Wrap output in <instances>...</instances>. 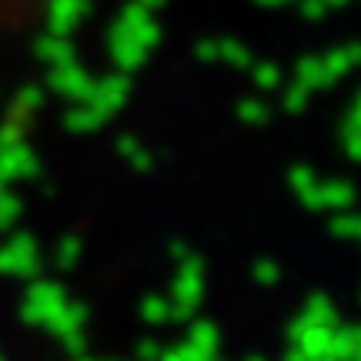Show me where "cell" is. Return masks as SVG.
<instances>
[{"mask_svg": "<svg viewBox=\"0 0 361 361\" xmlns=\"http://www.w3.org/2000/svg\"><path fill=\"white\" fill-rule=\"evenodd\" d=\"M171 318L168 322H191L194 308L201 305L204 298V264L194 255H184L178 264V274H174V284H171Z\"/></svg>", "mask_w": 361, "mask_h": 361, "instance_id": "cell-1", "label": "cell"}, {"mask_svg": "<svg viewBox=\"0 0 361 361\" xmlns=\"http://www.w3.org/2000/svg\"><path fill=\"white\" fill-rule=\"evenodd\" d=\"M64 301H67V291L57 281H34L24 298L20 318L27 324H47L54 318V311L61 308Z\"/></svg>", "mask_w": 361, "mask_h": 361, "instance_id": "cell-2", "label": "cell"}, {"mask_svg": "<svg viewBox=\"0 0 361 361\" xmlns=\"http://www.w3.org/2000/svg\"><path fill=\"white\" fill-rule=\"evenodd\" d=\"M40 268L37 241L30 234H13L0 247V274H17V278H34Z\"/></svg>", "mask_w": 361, "mask_h": 361, "instance_id": "cell-3", "label": "cell"}, {"mask_svg": "<svg viewBox=\"0 0 361 361\" xmlns=\"http://www.w3.org/2000/svg\"><path fill=\"white\" fill-rule=\"evenodd\" d=\"M37 171H40L37 154H34V151H30L24 141L4 144V147H0V180H4V184L34 178Z\"/></svg>", "mask_w": 361, "mask_h": 361, "instance_id": "cell-4", "label": "cell"}, {"mask_svg": "<svg viewBox=\"0 0 361 361\" xmlns=\"http://www.w3.org/2000/svg\"><path fill=\"white\" fill-rule=\"evenodd\" d=\"M124 97H128V80H124V78H107L101 87H90L87 104L104 117V121H107L114 111H121Z\"/></svg>", "mask_w": 361, "mask_h": 361, "instance_id": "cell-5", "label": "cell"}, {"mask_svg": "<svg viewBox=\"0 0 361 361\" xmlns=\"http://www.w3.org/2000/svg\"><path fill=\"white\" fill-rule=\"evenodd\" d=\"M355 201L348 180H318V191H314V207L311 211H345Z\"/></svg>", "mask_w": 361, "mask_h": 361, "instance_id": "cell-6", "label": "cell"}, {"mask_svg": "<svg viewBox=\"0 0 361 361\" xmlns=\"http://www.w3.org/2000/svg\"><path fill=\"white\" fill-rule=\"evenodd\" d=\"M84 324H87V308L78 305V301H64L44 328H51L57 338H64V335H71V331H84Z\"/></svg>", "mask_w": 361, "mask_h": 361, "instance_id": "cell-7", "label": "cell"}, {"mask_svg": "<svg viewBox=\"0 0 361 361\" xmlns=\"http://www.w3.org/2000/svg\"><path fill=\"white\" fill-rule=\"evenodd\" d=\"M358 355H361L358 328H351V324H335V328H331L328 358H335V361H358Z\"/></svg>", "mask_w": 361, "mask_h": 361, "instance_id": "cell-8", "label": "cell"}, {"mask_svg": "<svg viewBox=\"0 0 361 361\" xmlns=\"http://www.w3.org/2000/svg\"><path fill=\"white\" fill-rule=\"evenodd\" d=\"M54 90H61L67 97H74V101H87L90 97V87H94V80L78 71V67H61V71H54Z\"/></svg>", "mask_w": 361, "mask_h": 361, "instance_id": "cell-9", "label": "cell"}, {"mask_svg": "<svg viewBox=\"0 0 361 361\" xmlns=\"http://www.w3.org/2000/svg\"><path fill=\"white\" fill-rule=\"evenodd\" d=\"M104 124V117L90 107V104H84V107H71L64 117V128L71 130V134H94V130Z\"/></svg>", "mask_w": 361, "mask_h": 361, "instance_id": "cell-10", "label": "cell"}, {"mask_svg": "<svg viewBox=\"0 0 361 361\" xmlns=\"http://www.w3.org/2000/svg\"><path fill=\"white\" fill-rule=\"evenodd\" d=\"M188 341H191L194 348L207 351V355H218V345H221V335L218 328H214V322H194L191 318V331H188Z\"/></svg>", "mask_w": 361, "mask_h": 361, "instance_id": "cell-11", "label": "cell"}, {"mask_svg": "<svg viewBox=\"0 0 361 361\" xmlns=\"http://www.w3.org/2000/svg\"><path fill=\"white\" fill-rule=\"evenodd\" d=\"M288 180H291V188H295V194L305 201L308 207H314V191H318V174L311 168H305V164H298V168H291V174H288Z\"/></svg>", "mask_w": 361, "mask_h": 361, "instance_id": "cell-12", "label": "cell"}, {"mask_svg": "<svg viewBox=\"0 0 361 361\" xmlns=\"http://www.w3.org/2000/svg\"><path fill=\"white\" fill-rule=\"evenodd\" d=\"M301 318L311 324H338V308L324 295H311L305 311H301Z\"/></svg>", "mask_w": 361, "mask_h": 361, "instance_id": "cell-13", "label": "cell"}, {"mask_svg": "<svg viewBox=\"0 0 361 361\" xmlns=\"http://www.w3.org/2000/svg\"><path fill=\"white\" fill-rule=\"evenodd\" d=\"M358 104H351L345 111V121H341V144H345V154L355 161L358 157Z\"/></svg>", "mask_w": 361, "mask_h": 361, "instance_id": "cell-14", "label": "cell"}, {"mask_svg": "<svg viewBox=\"0 0 361 361\" xmlns=\"http://www.w3.org/2000/svg\"><path fill=\"white\" fill-rule=\"evenodd\" d=\"M141 318L147 324H168L171 318V298H161V295H147L141 305Z\"/></svg>", "mask_w": 361, "mask_h": 361, "instance_id": "cell-15", "label": "cell"}, {"mask_svg": "<svg viewBox=\"0 0 361 361\" xmlns=\"http://www.w3.org/2000/svg\"><path fill=\"white\" fill-rule=\"evenodd\" d=\"M331 234L341 238V241H355V238H358V218L351 214V207L335 211V218H331Z\"/></svg>", "mask_w": 361, "mask_h": 361, "instance_id": "cell-16", "label": "cell"}, {"mask_svg": "<svg viewBox=\"0 0 361 361\" xmlns=\"http://www.w3.org/2000/svg\"><path fill=\"white\" fill-rule=\"evenodd\" d=\"M20 211H24V204H20V197H17V194L0 191V231L13 228L17 218H20Z\"/></svg>", "mask_w": 361, "mask_h": 361, "instance_id": "cell-17", "label": "cell"}, {"mask_svg": "<svg viewBox=\"0 0 361 361\" xmlns=\"http://www.w3.org/2000/svg\"><path fill=\"white\" fill-rule=\"evenodd\" d=\"M211 355L201 348H194L191 341H184V345H178V348H168L157 355V361H207Z\"/></svg>", "mask_w": 361, "mask_h": 361, "instance_id": "cell-18", "label": "cell"}, {"mask_svg": "<svg viewBox=\"0 0 361 361\" xmlns=\"http://www.w3.org/2000/svg\"><path fill=\"white\" fill-rule=\"evenodd\" d=\"M78 258H80V238H64L61 245H57V268L61 271H71L74 264H78Z\"/></svg>", "mask_w": 361, "mask_h": 361, "instance_id": "cell-19", "label": "cell"}, {"mask_svg": "<svg viewBox=\"0 0 361 361\" xmlns=\"http://www.w3.org/2000/svg\"><path fill=\"white\" fill-rule=\"evenodd\" d=\"M298 78H301V84H305V87H322V84H331V78H328V71H324L322 64H301L298 67Z\"/></svg>", "mask_w": 361, "mask_h": 361, "instance_id": "cell-20", "label": "cell"}, {"mask_svg": "<svg viewBox=\"0 0 361 361\" xmlns=\"http://www.w3.org/2000/svg\"><path fill=\"white\" fill-rule=\"evenodd\" d=\"M268 104H261V101H245L241 107H238V117L245 121V124H264L268 121Z\"/></svg>", "mask_w": 361, "mask_h": 361, "instance_id": "cell-21", "label": "cell"}, {"mask_svg": "<svg viewBox=\"0 0 361 361\" xmlns=\"http://www.w3.org/2000/svg\"><path fill=\"white\" fill-rule=\"evenodd\" d=\"M251 274H255V281L264 284V288H271V284L281 281V268H278L274 261H258V264L251 268Z\"/></svg>", "mask_w": 361, "mask_h": 361, "instance_id": "cell-22", "label": "cell"}, {"mask_svg": "<svg viewBox=\"0 0 361 361\" xmlns=\"http://www.w3.org/2000/svg\"><path fill=\"white\" fill-rule=\"evenodd\" d=\"M308 94H311V90L305 87V84L291 87V90H288V97H284V107H288L291 114H301V111L308 107Z\"/></svg>", "mask_w": 361, "mask_h": 361, "instance_id": "cell-23", "label": "cell"}, {"mask_svg": "<svg viewBox=\"0 0 361 361\" xmlns=\"http://www.w3.org/2000/svg\"><path fill=\"white\" fill-rule=\"evenodd\" d=\"M40 104H44V94H40L37 87L20 90V97H17V107H24V111H30V114H37Z\"/></svg>", "mask_w": 361, "mask_h": 361, "instance_id": "cell-24", "label": "cell"}, {"mask_svg": "<svg viewBox=\"0 0 361 361\" xmlns=\"http://www.w3.org/2000/svg\"><path fill=\"white\" fill-rule=\"evenodd\" d=\"M24 130L20 124H13V121H4V128H0V147L4 144H17V141H24Z\"/></svg>", "mask_w": 361, "mask_h": 361, "instance_id": "cell-25", "label": "cell"}, {"mask_svg": "<svg viewBox=\"0 0 361 361\" xmlns=\"http://www.w3.org/2000/svg\"><path fill=\"white\" fill-rule=\"evenodd\" d=\"M64 341V348H67V355H84V348H87V341H84V331H71V335H64L61 338Z\"/></svg>", "mask_w": 361, "mask_h": 361, "instance_id": "cell-26", "label": "cell"}, {"mask_svg": "<svg viewBox=\"0 0 361 361\" xmlns=\"http://www.w3.org/2000/svg\"><path fill=\"white\" fill-rule=\"evenodd\" d=\"M255 80H258L261 87H278V71H274V67H258V71H255Z\"/></svg>", "mask_w": 361, "mask_h": 361, "instance_id": "cell-27", "label": "cell"}, {"mask_svg": "<svg viewBox=\"0 0 361 361\" xmlns=\"http://www.w3.org/2000/svg\"><path fill=\"white\" fill-rule=\"evenodd\" d=\"M157 355H161V345H157V341H141V345H137V358L141 361H157Z\"/></svg>", "mask_w": 361, "mask_h": 361, "instance_id": "cell-28", "label": "cell"}, {"mask_svg": "<svg viewBox=\"0 0 361 361\" xmlns=\"http://www.w3.org/2000/svg\"><path fill=\"white\" fill-rule=\"evenodd\" d=\"M128 161H130V164H134L137 171H147L151 164H154V161H151V151H144V147H137V151H134Z\"/></svg>", "mask_w": 361, "mask_h": 361, "instance_id": "cell-29", "label": "cell"}, {"mask_svg": "<svg viewBox=\"0 0 361 361\" xmlns=\"http://www.w3.org/2000/svg\"><path fill=\"white\" fill-rule=\"evenodd\" d=\"M137 147H141V144L134 141V137H130V134H121V137H117V154L130 157V154H134V151H137Z\"/></svg>", "mask_w": 361, "mask_h": 361, "instance_id": "cell-30", "label": "cell"}, {"mask_svg": "<svg viewBox=\"0 0 361 361\" xmlns=\"http://www.w3.org/2000/svg\"><path fill=\"white\" fill-rule=\"evenodd\" d=\"M184 255H191V251H188V247H184V245H180V241H174V245H171V258H184Z\"/></svg>", "mask_w": 361, "mask_h": 361, "instance_id": "cell-31", "label": "cell"}, {"mask_svg": "<svg viewBox=\"0 0 361 361\" xmlns=\"http://www.w3.org/2000/svg\"><path fill=\"white\" fill-rule=\"evenodd\" d=\"M284 361H308V355H305V351H298L295 345H291V351L284 355Z\"/></svg>", "mask_w": 361, "mask_h": 361, "instance_id": "cell-32", "label": "cell"}, {"mask_svg": "<svg viewBox=\"0 0 361 361\" xmlns=\"http://www.w3.org/2000/svg\"><path fill=\"white\" fill-rule=\"evenodd\" d=\"M47 57H54V61H64V54H61V47H57V44H51V47H47Z\"/></svg>", "mask_w": 361, "mask_h": 361, "instance_id": "cell-33", "label": "cell"}, {"mask_svg": "<svg viewBox=\"0 0 361 361\" xmlns=\"http://www.w3.org/2000/svg\"><path fill=\"white\" fill-rule=\"evenodd\" d=\"M78 361H94V358H84V355H78Z\"/></svg>", "mask_w": 361, "mask_h": 361, "instance_id": "cell-34", "label": "cell"}, {"mask_svg": "<svg viewBox=\"0 0 361 361\" xmlns=\"http://www.w3.org/2000/svg\"><path fill=\"white\" fill-rule=\"evenodd\" d=\"M207 361H218V355H211V358H207Z\"/></svg>", "mask_w": 361, "mask_h": 361, "instance_id": "cell-35", "label": "cell"}, {"mask_svg": "<svg viewBox=\"0 0 361 361\" xmlns=\"http://www.w3.org/2000/svg\"><path fill=\"white\" fill-rule=\"evenodd\" d=\"M247 361H264V358H247Z\"/></svg>", "mask_w": 361, "mask_h": 361, "instance_id": "cell-36", "label": "cell"}, {"mask_svg": "<svg viewBox=\"0 0 361 361\" xmlns=\"http://www.w3.org/2000/svg\"><path fill=\"white\" fill-rule=\"evenodd\" d=\"M322 361H335V358H322Z\"/></svg>", "mask_w": 361, "mask_h": 361, "instance_id": "cell-37", "label": "cell"}, {"mask_svg": "<svg viewBox=\"0 0 361 361\" xmlns=\"http://www.w3.org/2000/svg\"><path fill=\"white\" fill-rule=\"evenodd\" d=\"M0 361H4V358H0Z\"/></svg>", "mask_w": 361, "mask_h": 361, "instance_id": "cell-38", "label": "cell"}]
</instances>
